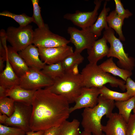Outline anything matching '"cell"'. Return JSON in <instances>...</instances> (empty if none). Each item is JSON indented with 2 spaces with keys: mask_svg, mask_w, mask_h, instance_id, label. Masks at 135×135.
I'll list each match as a JSON object with an SVG mask.
<instances>
[{
  "mask_svg": "<svg viewBox=\"0 0 135 135\" xmlns=\"http://www.w3.org/2000/svg\"><path fill=\"white\" fill-rule=\"evenodd\" d=\"M107 39L103 35L101 38L96 40L91 47L87 50V59L89 63L97 64L99 60L109 54L110 48L107 45Z\"/></svg>",
  "mask_w": 135,
  "mask_h": 135,
  "instance_id": "2e32d148",
  "label": "cell"
},
{
  "mask_svg": "<svg viewBox=\"0 0 135 135\" xmlns=\"http://www.w3.org/2000/svg\"><path fill=\"white\" fill-rule=\"evenodd\" d=\"M5 68L0 73V85L7 89L19 86L20 78L16 73L11 66L6 56Z\"/></svg>",
  "mask_w": 135,
  "mask_h": 135,
  "instance_id": "d6986e66",
  "label": "cell"
},
{
  "mask_svg": "<svg viewBox=\"0 0 135 135\" xmlns=\"http://www.w3.org/2000/svg\"><path fill=\"white\" fill-rule=\"evenodd\" d=\"M41 71L54 81L61 77L65 73L61 62L51 64H46Z\"/></svg>",
  "mask_w": 135,
  "mask_h": 135,
  "instance_id": "cb8c5ba5",
  "label": "cell"
},
{
  "mask_svg": "<svg viewBox=\"0 0 135 135\" xmlns=\"http://www.w3.org/2000/svg\"><path fill=\"white\" fill-rule=\"evenodd\" d=\"M102 1L94 0V2L95 6L92 11L82 12L77 10L74 13L66 14L64 15V18L70 21L75 25L82 29L88 28L95 23L98 18V11Z\"/></svg>",
  "mask_w": 135,
  "mask_h": 135,
  "instance_id": "8fae6325",
  "label": "cell"
},
{
  "mask_svg": "<svg viewBox=\"0 0 135 135\" xmlns=\"http://www.w3.org/2000/svg\"><path fill=\"white\" fill-rule=\"evenodd\" d=\"M70 35V42L74 45V52L80 54L85 49L90 48L98 38L90 32L88 29L79 30L74 27L70 26L67 29Z\"/></svg>",
  "mask_w": 135,
  "mask_h": 135,
  "instance_id": "30bf717a",
  "label": "cell"
},
{
  "mask_svg": "<svg viewBox=\"0 0 135 135\" xmlns=\"http://www.w3.org/2000/svg\"><path fill=\"white\" fill-rule=\"evenodd\" d=\"M126 92L130 98L135 97V82L130 78H128L125 81Z\"/></svg>",
  "mask_w": 135,
  "mask_h": 135,
  "instance_id": "d6a6232c",
  "label": "cell"
},
{
  "mask_svg": "<svg viewBox=\"0 0 135 135\" xmlns=\"http://www.w3.org/2000/svg\"><path fill=\"white\" fill-rule=\"evenodd\" d=\"M0 124H4L7 117L8 116L4 114H2L0 112Z\"/></svg>",
  "mask_w": 135,
  "mask_h": 135,
  "instance_id": "f35d334b",
  "label": "cell"
},
{
  "mask_svg": "<svg viewBox=\"0 0 135 135\" xmlns=\"http://www.w3.org/2000/svg\"><path fill=\"white\" fill-rule=\"evenodd\" d=\"M34 32L29 25L18 28L9 27L6 32L7 40L13 48L19 52L32 44Z\"/></svg>",
  "mask_w": 135,
  "mask_h": 135,
  "instance_id": "52a82bcc",
  "label": "cell"
},
{
  "mask_svg": "<svg viewBox=\"0 0 135 135\" xmlns=\"http://www.w3.org/2000/svg\"><path fill=\"white\" fill-rule=\"evenodd\" d=\"M60 130V125L50 128L44 131V135H59Z\"/></svg>",
  "mask_w": 135,
  "mask_h": 135,
  "instance_id": "e575fe53",
  "label": "cell"
},
{
  "mask_svg": "<svg viewBox=\"0 0 135 135\" xmlns=\"http://www.w3.org/2000/svg\"><path fill=\"white\" fill-rule=\"evenodd\" d=\"M39 0H32L33 7V14L32 16L33 22L36 24L38 28H41L45 24L42 17L41 14V8L38 5Z\"/></svg>",
  "mask_w": 135,
  "mask_h": 135,
  "instance_id": "f546056e",
  "label": "cell"
},
{
  "mask_svg": "<svg viewBox=\"0 0 135 135\" xmlns=\"http://www.w3.org/2000/svg\"><path fill=\"white\" fill-rule=\"evenodd\" d=\"M69 103L64 97L45 88L36 91L32 103L31 130L45 131L60 126L69 118Z\"/></svg>",
  "mask_w": 135,
  "mask_h": 135,
  "instance_id": "6da1fadb",
  "label": "cell"
},
{
  "mask_svg": "<svg viewBox=\"0 0 135 135\" xmlns=\"http://www.w3.org/2000/svg\"><path fill=\"white\" fill-rule=\"evenodd\" d=\"M18 54L29 68L41 70L46 64L41 59L38 48L34 45L30 44Z\"/></svg>",
  "mask_w": 135,
  "mask_h": 135,
  "instance_id": "9a60e30c",
  "label": "cell"
},
{
  "mask_svg": "<svg viewBox=\"0 0 135 135\" xmlns=\"http://www.w3.org/2000/svg\"><path fill=\"white\" fill-rule=\"evenodd\" d=\"M135 97L131 98L124 101H116L115 106L118 109V114L120 115L127 123L133 110L135 105Z\"/></svg>",
  "mask_w": 135,
  "mask_h": 135,
  "instance_id": "603a6c76",
  "label": "cell"
},
{
  "mask_svg": "<svg viewBox=\"0 0 135 135\" xmlns=\"http://www.w3.org/2000/svg\"><path fill=\"white\" fill-rule=\"evenodd\" d=\"M0 15L12 18L20 26H26L33 22L32 17L28 16L24 14H17L8 11H4L0 12Z\"/></svg>",
  "mask_w": 135,
  "mask_h": 135,
  "instance_id": "83f0119b",
  "label": "cell"
},
{
  "mask_svg": "<svg viewBox=\"0 0 135 135\" xmlns=\"http://www.w3.org/2000/svg\"><path fill=\"white\" fill-rule=\"evenodd\" d=\"M102 129L105 135H126L127 122L118 113H112Z\"/></svg>",
  "mask_w": 135,
  "mask_h": 135,
  "instance_id": "5bb4252c",
  "label": "cell"
},
{
  "mask_svg": "<svg viewBox=\"0 0 135 135\" xmlns=\"http://www.w3.org/2000/svg\"><path fill=\"white\" fill-rule=\"evenodd\" d=\"M20 78L19 86L25 89L37 90L42 88L51 86L54 81L41 70L30 68L29 70Z\"/></svg>",
  "mask_w": 135,
  "mask_h": 135,
  "instance_id": "9c48e42d",
  "label": "cell"
},
{
  "mask_svg": "<svg viewBox=\"0 0 135 135\" xmlns=\"http://www.w3.org/2000/svg\"><path fill=\"white\" fill-rule=\"evenodd\" d=\"M36 91L27 90L17 86L8 89L7 96H9L15 102L32 105Z\"/></svg>",
  "mask_w": 135,
  "mask_h": 135,
  "instance_id": "ac0fdd59",
  "label": "cell"
},
{
  "mask_svg": "<svg viewBox=\"0 0 135 135\" xmlns=\"http://www.w3.org/2000/svg\"><path fill=\"white\" fill-rule=\"evenodd\" d=\"M126 135H135V114H131L127 123Z\"/></svg>",
  "mask_w": 135,
  "mask_h": 135,
  "instance_id": "836d02e7",
  "label": "cell"
},
{
  "mask_svg": "<svg viewBox=\"0 0 135 135\" xmlns=\"http://www.w3.org/2000/svg\"><path fill=\"white\" fill-rule=\"evenodd\" d=\"M6 53V56L11 66L19 77L29 70L30 68L24 59L12 46L8 47Z\"/></svg>",
  "mask_w": 135,
  "mask_h": 135,
  "instance_id": "e0dca14e",
  "label": "cell"
},
{
  "mask_svg": "<svg viewBox=\"0 0 135 135\" xmlns=\"http://www.w3.org/2000/svg\"><path fill=\"white\" fill-rule=\"evenodd\" d=\"M0 42L5 48L6 50L8 48L6 44V41L7 40V36L6 32H5L4 29L1 30L0 32Z\"/></svg>",
  "mask_w": 135,
  "mask_h": 135,
  "instance_id": "d590c367",
  "label": "cell"
},
{
  "mask_svg": "<svg viewBox=\"0 0 135 135\" xmlns=\"http://www.w3.org/2000/svg\"><path fill=\"white\" fill-rule=\"evenodd\" d=\"M32 111V105L15 102L14 112L11 116L7 117L4 124L20 128L26 132L31 131L30 125Z\"/></svg>",
  "mask_w": 135,
  "mask_h": 135,
  "instance_id": "ba28073f",
  "label": "cell"
},
{
  "mask_svg": "<svg viewBox=\"0 0 135 135\" xmlns=\"http://www.w3.org/2000/svg\"><path fill=\"white\" fill-rule=\"evenodd\" d=\"M80 135H93L90 133L84 130L81 133Z\"/></svg>",
  "mask_w": 135,
  "mask_h": 135,
  "instance_id": "60d3db41",
  "label": "cell"
},
{
  "mask_svg": "<svg viewBox=\"0 0 135 135\" xmlns=\"http://www.w3.org/2000/svg\"><path fill=\"white\" fill-rule=\"evenodd\" d=\"M8 90L4 86L0 85V98L7 96Z\"/></svg>",
  "mask_w": 135,
  "mask_h": 135,
  "instance_id": "8d00e7d4",
  "label": "cell"
},
{
  "mask_svg": "<svg viewBox=\"0 0 135 135\" xmlns=\"http://www.w3.org/2000/svg\"><path fill=\"white\" fill-rule=\"evenodd\" d=\"M102 135H105L103 133Z\"/></svg>",
  "mask_w": 135,
  "mask_h": 135,
  "instance_id": "7bdbcfd3",
  "label": "cell"
},
{
  "mask_svg": "<svg viewBox=\"0 0 135 135\" xmlns=\"http://www.w3.org/2000/svg\"><path fill=\"white\" fill-rule=\"evenodd\" d=\"M100 95V88L83 87L80 94L75 101V105L70 108V114L82 108L94 107L98 103Z\"/></svg>",
  "mask_w": 135,
  "mask_h": 135,
  "instance_id": "4fadbf2b",
  "label": "cell"
},
{
  "mask_svg": "<svg viewBox=\"0 0 135 135\" xmlns=\"http://www.w3.org/2000/svg\"><path fill=\"white\" fill-rule=\"evenodd\" d=\"M133 114H135V101L134 107L133 110Z\"/></svg>",
  "mask_w": 135,
  "mask_h": 135,
  "instance_id": "b9f144b4",
  "label": "cell"
},
{
  "mask_svg": "<svg viewBox=\"0 0 135 135\" xmlns=\"http://www.w3.org/2000/svg\"><path fill=\"white\" fill-rule=\"evenodd\" d=\"M26 133L20 128L0 124V135H26Z\"/></svg>",
  "mask_w": 135,
  "mask_h": 135,
  "instance_id": "4dcf8cb0",
  "label": "cell"
},
{
  "mask_svg": "<svg viewBox=\"0 0 135 135\" xmlns=\"http://www.w3.org/2000/svg\"><path fill=\"white\" fill-rule=\"evenodd\" d=\"M83 87L80 74L69 72H65L54 80L52 85L45 88L53 93L64 97L70 104L75 102Z\"/></svg>",
  "mask_w": 135,
  "mask_h": 135,
  "instance_id": "277c9868",
  "label": "cell"
},
{
  "mask_svg": "<svg viewBox=\"0 0 135 135\" xmlns=\"http://www.w3.org/2000/svg\"><path fill=\"white\" fill-rule=\"evenodd\" d=\"M107 2V0L105 1L102 10L95 23L88 28L90 32L98 38L101 35L102 32L104 28L105 29L108 27L106 17L110 9L106 7Z\"/></svg>",
  "mask_w": 135,
  "mask_h": 135,
  "instance_id": "44dd1931",
  "label": "cell"
},
{
  "mask_svg": "<svg viewBox=\"0 0 135 135\" xmlns=\"http://www.w3.org/2000/svg\"><path fill=\"white\" fill-rule=\"evenodd\" d=\"M84 60L80 54L75 53L67 56L61 62L65 72H70L75 66L81 63Z\"/></svg>",
  "mask_w": 135,
  "mask_h": 135,
  "instance_id": "484cf974",
  "label": "cell"
},
{
  "mask_svg": "<svg viewBox=\"0 0 135 135\" xmlns=\"http://www.w3.org/2000/svg\"><path fill=\"white\" fill-rule=\"evenodd\" d=\"M103 34L110 45L107 56L117 58L118 65L120 68L132 71L135 66V60L126 52L121 40L115 36L114 30L108 27L105 29Z\"/></svg>",
  "mask_w": 135,
  "mask_h": 135,
  "instance_id": "5b68a950",
  "label": "cell"
},
{
  "mask_svg": "<svg viewBox=\"0 0 135 135\" xmlns=\"http://www.w3.org/2000/svg\"><path fill=\"white\" fill-rule=\"evenodd\" d=\"M5 61L2 57L0 56V73L1 72L4 70V62Z\"/></svg>",
  "mask_w": 135,
  "mask_h": 135,
  "instance_id": "ab89813d",
  "label": "cell"
},
{
  "mask_svg": "<svg viewBox=\"0 0 135 135\" xmlns=\"http://www.w3.org/2000/svg\"><path fill=\"white\" fill-rule=\"evenodd\" d=\"M14 103L15 102L10 98H0V112L10 117L14 112Z\"/></svg>",
  "mask_w": 135,
  "mask_h": 135,
  "instance_id": "f1b7e54d",
  "label": "cell"
},
{
  "mask_svg": "<svg viewBox=\"0 0 135 135\" xmlns=\"http://www.w3.org/2000/svg\"><path fill=\"white\" fill-rule=\"evenodd\" d=\"M44 131L40 130L37 132L30 131L26 132V135H44Z\"/></svg>",
  "mask_w": 135,
  "mask_h": 135,
  "instance_id": "74e56055",
  "label": "cell"
},
{
  "mask_svg": "<svg viewBox=\"0 0 135 135\" xmlns=\"http://www.w3.org/2000/svg\"><path fill=\"white\" fill-rule=\"evenodd\" d=\"M80 122L77 119H74L71 122L66 120L60 125L59 135H80Z\"/></svg>",
  "mask_w": 135,
  "mask_h": 135,
  "instance_id": "d4e9b609",
  "label": "cell"
},
{
  "mask_svg": "<svg viewBox=\"0 0 135 135\" xmlns=\"http://www.w3.org/2000/svg\"><path fill=\"white\" fill-rule=\"evenodd\" d=\"M124 20L118 15L115 10L111 12L106 17L108 26L116 31L118 35V38L123 41L126 40L122 30Z\"/></svg>",
  "mask_w": 135,
  "mask_h": 135,
  "instance_id": "7402d4cb",
  "label": "cell"
},
{
  "mask_svg": "<svg viewBox=\"0 0 135 135\" xmlns=\"http://www.w3.org/2000/svg\"><path fill=\"white\" fill-rule=\"evenodd\" d=\"M114 103V100L100 94L97 104L93 108H85L82 113L81 124L84 130L93 135H102L101 120L104 116L108 118L110 116Z\"/></svg>",
  "mask_w": 135,
  "mask_h": 135,
  "instance_id": "7a4b0ae2",
  "label": "cell"
},
{
  "mask_svg": "<svg viewBox=\"0 0 135 135\" xmlns=\"http://www.w3.org/2000/svg\"><path fill=\"white\" fill-rule=\"evenodd\" d=\"M83 87L100 88L109 84L112 87L126 90L125 81L118 79L104 71L97 64L89 63L82 69L80 74Z\"/></svg>",
  "mask_w": 135,
  "mask_h": 135,
  "instance_id": "3957f363",
  "label": "cell"
},
{
  "mask_svg": "<svg viewBox=\"0 0 135 135\" xmlns=\"http://www.w3.org/2000/svg\"><path fill=\"white\" fill-rule=\"evenodd\" d=\"M116 8L115 10L118 15L122 18H128L132 15V13L128 9H125L120 0H114Z\"/></svg>",
  "mask_w": 135,
  "mask_h": 135,
  "instance_id": "1f68e13d",
  "label": "cell"
},
{
  "mask_svg": "<svg viewBox=\"0 0 135 135\" xmlns=\"http://www.w3.org/2000/svg\"><path fill=\"white\" fill-rule=\"evenodd\" d=\"M99 66L105 72L118 76L125 81L132 74V71L118 66L114 62L112 57L107 59Z\"/></svg>",
  "mask_w": 135,
  "mask_h": 135,
  "instance_id": "ffe728a7",
  "label": "cell"
},
{
  "mask_svg": "<svg viewBox=\"0 0 135 135\" xmlns=\"http://www.w3.org/2000/svg\"><path fill=\"white\" fill-rule=\"evenodd\" d=\"M38 48L41 59L48 65L62 62L65 58L74 52L72 47L68 45Z\"/></svg>",
  "mask_w": 135,
  "mask_h": 135,
  "instance_id": "7c38bea8",
  "label": "cell"
},
{
  "mask_svg": "<svg viewBox=\"0 0 135 135\" xmlns=\"http://www.w3.org/2000/svg\"><path fill=\"white\" fill-rule=\"evenodd\" d=\"M69 40L52 32L45 24L41 28H38L34 32L32 44L38 48H50L68 45Z\"/></svg>",
  "mask_w": 135,
  "mask_h": 135,
  "instance_id": "8992f818",
  "label": "cell"
},
{
  "mask_svg": "<svg viewBox=\"0 0 135 135\" xmlns=\"http://www.w3.org/2000/svg\"><path fill=\"white\" fill-rule=\"evenodd\" d=\"M100 94L105 98L116 101H124L131 98L126 92L121 93L113 91L105 86L100 88Z\"/></svg>",
  "mask_w": 135,
  "mask_h": 135,
  "instance_id": "4316f807",
  "label": "cell"
}]
</instances>
